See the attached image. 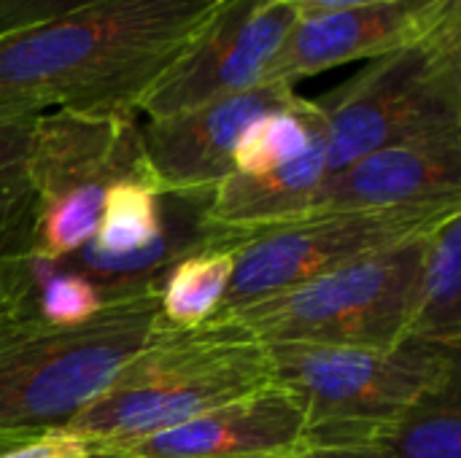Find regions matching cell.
<instances>
[{
    "mask_svg": "<svg viewBox=\"0 0 461 458\" xmlns=\"http://www.w3.org/2000/svg\"><path fill=\"white\" fill-rule=\"evenodd\" d=\"M97 3L108 0H0V32L46 22L51 16H62Z\"/></svg>",
    "mask_w": 461,
    "mask_h": 458,
    "instance_id": "cell-18",
    "label": "cell"
},
{
    "mask_svg": "<svg viewBox=\"0 0 461 458\" xmlns=\"http://www.w3.org/2000/svg\"><path fill=\"white\" fill-rule=\"evenodd\" d=\"M289 3L300 16H316V13H332V11L367 5V3H381V0H289Z\"/></svg>",
    "mask_w": 461,
    "mask_h": 458,
    "instance_id": "cell-21",
    "label": "cell"
},
{
    "mask_svg": "<svg viewBox=\"0 0 461 458\" xmlns=\"http://www.w3.org/2000/svg\"><path fill=\"white\" fill-rule=\"evenodd\" d=\"M38 116H0V251L27 243L32 224L30 151Z\"/></svg>",
    "mask_w": 461,
    "mask_h": 458,
    "instance_id": "cell-16",
    "label": "cell"
},
{
    "mask_svg": "<svg viewBox=\"0 0 461 458\" xmlns=\"http://www.w3.org/2000/svg\"><path fill=\"white\" fill-rule=\"evenodd\" d=\"M289 458H373V454L365 448H311Z\"/></svg>",
    "mask_w": 461,
    "mask_h": 458,
    "instance_id": "cell-22",
    "label": "cell"
},
{
    "mask_svg": "<svg viewBox=\"0 0 461 458\" xmlns=\"http://www.w3.org/2000/svg\"><path fill=\"white\" fill-rule=\"evenodd\" d=\"M367 451L373 458H461V364L424 389Z\"/></svg>",
    "mask_w": 461,
    "mask_h": 458,
    "instance_id": "cell-14",
    "label": "cell"
},
{
    "mask_svg": "<svg viewBox=\"0 0 461 458\" xmlns=\"http://www.w3.org/2000/svg\"><path fill=\"white\" fill-rule=\"evenodd\" d=\"M221 0H108L0 32V116L130 113Z\"/></svg>",
    "mask_w": 461,
    "mask_h": 458,
    "instance_id": "cell-1",
    "label": "cell"
},
{
    "mask_svg": "<svg viewBox=\"0 0 461 458\" xmlns=\"http://www.w3.org/2000/svg\"><path fill=\"white\" fill-rule=\"evenodd\" d=\"M89 454H92L89 443L59 429V432L43 435L38 440H30L24 445H16V448L0 454V458H86Z\"/></svg>",
    "mask_w": 461,
    "mask_h": 458,
    "instance_id": "cell-20",
    "label": "cell"
},
{
    "mask_svg": "<svg viewBox=\"0 0 461 458\" xmlns=\"http://www.w3.org/2000/svg\"><path fill=\"white\" fill-rule=\"evenodd\" d=\"M267 348L203 324L159 335L65 432L95 445L140 440L270 386Z\"/></svg>",
    "mask_w": 461,
    "mask_h": 458,
    "instance_id": "cell-3",
    "label": "cell"
},
{
    "mask_svg": "<svg viewBox=\"0 0 461 458\" xmlns=\"http://www.w3.org/2000/svg\"><path fill=\"white\" fill-rule=\"evenodd\" d=\"M95 454L119 458H289L311 451L300 402L270 383L173 429Z\"/></svg>",
    "mask_w": 461,
    "mask_h": 458,
    "instance_id": "cell-11",
    "label": "cell"
},
{
    "mask_svg": "<svg viewBox=\"0 0 461 458\" xmlns=\"http://www.w3.org/2000/svg\"><path fill=\"white\" fill-rule=\"evenodd\" d=\"M159 289L105 302L86 324L0 332V454L65 429L159 335Z\"/></svg>",
    "mask_w": 461,
    "mask_h": 458,
    "instance_id": "cell-2",
    "label": "cell"
},
{
    "mask_svg": "<svg viewBox=\"0 0 461 458\" xmlns=\"http://www.w3.org/2000/svg\"><path fill=\"white\" fill-rule=\"evenodd\" d=\"M461 200V130L384 146L324 178L308 213ZM305 213V216H308Z\"/></svg>",
    "mask_w": 461,
    "mask_h": 458,
    "instance_id": "cell-12",
    "label": "cell"
},
{
    "mask_svg": "<svg viewBox=\"0 0 461 458\" xmlns=\"http://www.w3.org/2000/svg\"><path fill=\"white\" fill-rule=\"evenodd\" d=\"M27 267L32 310L41 324L54 329L78 327L92 321L105 308L100 289L65 259H43L27 248Z\"/></svg>",
    "mask_w": 461,
    "mask_h": 458,
    "instance_id": "cell-17",
    "label": "cell"
},
{
    "mask_svg": "<svg viewBox=\"0 0 461 458\" xmlns=\"http://www.w3.org/2000/svg\"><path fill=\"white\" fill-rule=\"evenodd\" d=\"M427 235L311 278L294 289L235 310H221L205 324L265 348H394L408 340Z\"/></svg>",
    "mask_w": 461,
    "mask_h": 458,
    "instance_id": "cell-4",
    "label": "cell"
},
{
    "mask_svg": "<svg viewBox=\"0 0 461 458\" xmlns=\"http://www.w3.org/2000/svg\"><path fill=\"white\" fill-rule=\"evenodd\" d=\"M297 19L289 0H221L192 43L151 84L138 116L162 119L262 86Z\"/></svg>",
    "mask_w": 461,
    "mask_h": 458,
    "instance_id": "cell-8",
    "label": "cell"
},
{
    "mask_svg": "<svg viewBox=\"0 0 461 458\" xmlns=\"http://www.w3.org/2000/svg\"><path fill=\"white\" fill-rule=\"evenodd\" d=\"M454 211H461V200L330 211L257 232L235 251V273L221 310L243 308L365 256L402 246L435 229Z\"/></svg>",
    "mask_w": 461,
    "mask_h": 458,
    "instance_id": "cell-7",
    "label": "cell"
},
{
    "mask_svg": "<svg viewBox=\"0 0 461 458\" xmlns=\"http://www.w3.org/2000/svg\"><path fill=\"white\" fill-rule=\"evenodd\" d=\"M461 22V0H381L300 16L265 73V84L294 86L348 62H370L419 46Z\"/></svg>",
    "mask_w": 461,
    "mask_h": 458,
    "instance_id": "cell-9",
    "label": "cell"
},
{
    "mask_svg": "<svg viewBox=\"0 0 461 458\" xmlns=\"http://www.w3.org/2000/svg\"><path fill=\"white\" fill-rule=\"evenodd\" d=\"M86 458H119V456H105V454H95V451H92Z\"/></svg>",
    "mask_w": 461,
    "mask_h": 458,
    "instance_id": "cell-23",
    "label": "cell"
},
{
    "mask_svg": "<svg viewBox=\"0 0 461 458\" xmlns=\"http://www.w3.org/2000/svg\"><path fill=\"white\" fill-rule=\"evenodd\" d=\"M238 246L192 254L173 265L159 283V324L189 332L211 321L227 297L235 273Z\"/></svg>",
    "mask_w": 461,
    "mask_h": 458,
    "instance_id": "cell-15",
    "label": "cell"
},
{
    "mask_svg": "<svg viewBox=\"0 0 461 458\" xmlns=\"http://www.w3.org/2000/svg\"><path fill=\"white\" fill-rule=\"evenodd\" d=\"M313 103L324 119L327 175L384 146L461 130V22L370 59Z\"/></svg>",
    "mask_w": 461,
    "mask_h": 458,
    "instance_id": "cell-6",
    "label": "cell"
},
{
    "mask_svg": "<svg viewBox=\"0 0 461 458\" xmlns=\"http://www.w3.org/2000/svg\"><path fill=\"white\" fill-rule=\"evenodd\" d=\"M294 94V86L262 84L173 116L146 119L140 124V140L154 181L162 192L213 194L232 175L235 148L243 132L267 111L286 105Z\"/></svg>",
    "mask_w": 461,
    "mask_h": 458,
    "instance_id": "cell-10",
    "label": "cell"
},
{
    "mask_svg": "<svg viewBox=\"0 0 461 458\" xmlns=\"http://www.w3.org/2000/svg\"><path fill=\"white\" fill-rule=\"evenodd\" d=\"M408 337L461 348V211L427 235Z\"/></svg>",
    "mask_w": 461,
    "mask_h": 458,
    "instance_id": "cell-13",
    "label": "cell"
},
{
    "mask_svg": "<svg viewBox=\"0 0 461 458\" xmlns=\"http://www.w3.org/2000/svg\"><path fill=\"white\" fill-rule=\"evenodd\" d=\"M461 348L402 340L394 348L270 346V378L305 416L311 448H370L438 378L459 367Z\"/></svg>",
    "mask_w": 461,
    "mask_h": 458,
    "instance_id": "cell-5",
    "label": "cell"
},
{
    "mask_svg": "<svg viewBox=\"0 0 461 458\" xmlns=\"http://www.w3.org/2000/svg\"><path fill=\"white\" fill-rule=\"evenodd\" d=\"M16 267L0 256V332L19 327V324H32V305H30V294L22 283V278H16ZM41 324V321H38Z\"/></svg>",
    "mask_w": 461,
    "mask_h": 458,
    "instance_id": "cell-19",
    "label": "cell"
}]
</instances>
